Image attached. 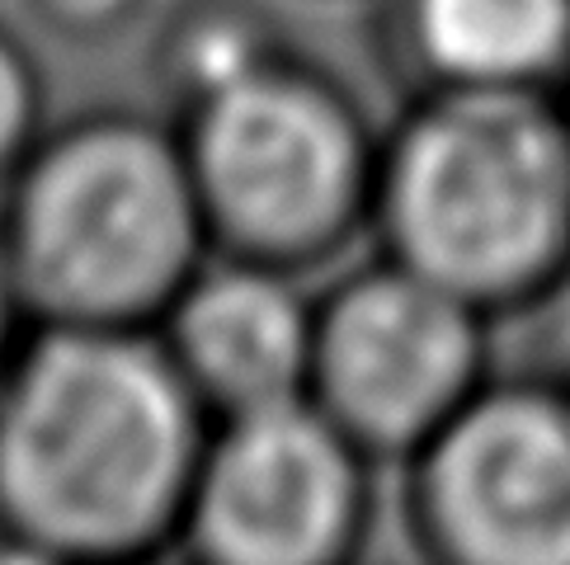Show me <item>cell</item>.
<instances>
[{"mask_svg": "<svg viewBox=\"0 0 570 565\" xmlns=\"http://www.w3.org/2000/svg\"><path fill=\"white\" fill-rule=\"evenodd\" d=\"M43 137V76L14 33L0 29V189Z\"/></svg>", "mask_w": 570, "mask_h": 565, "instance_id": "11", "label": "cell"}, {"mask_svg": "<svg viewBox=\"0 0 570 565\" xmlns=\"http://www.w3.org/2000/svg\"><path fill=\"white\" fill-rule=\"evenodd\" d=\"M373 472L312 396L213 419L179 552L208 565H344L368 547Z\"/></svg>", "mask_w": 570, "mask_h": 565, "instance_id": "7", "label": "cell"}, {"mask_svg": "<svg viewBox=\"0 0 570 565\" xmlns=\"http://www.w3.org/2000/svg\"><path fill=\"white\" fill-rule=\"evenodd\" d=\"M377 48L405 90L570 95V0H377Z\"/></svg>", "mask_w": 570, "mask_h": 565, "instance_id": "9", "label": "cell"}, {"mask_svg": "<svg viewBox=\"0 0 570 565\" xmlns=\"http://www.w3.org/2000/svg\"><path fill=\"white\" fill-rule=\"evenodd\" d=\"M29 10L67 43H109L137 24L147 0H29Z\"/></svg>", "mask_w": 570, "mask_h": 565, "instance_id": "12", "label": "cell"}, {"mask_svg": "<svg viewBox=\"0 0 570 565\" xmlns=\"http://www.w3.org/2000/svg\"><path fill=\"white\" fill-rule=\"evenodd\" d=\"M24 320H29V311L19 307L10 278H6V269H0V381H6L14 354H19V345H24V335H29Z\"/></svg>", "mask_w": 570, "mask_h": 565, "instance_id": "14", "label": "cell"}, {"mask_svg": "<svg viewBox=\"0 0 570 565\" xmlns=\"http://www.w3.org/2000/svg\"><path fill=\"white\" fill-rule=\"evenodd\" d=\"M528 316H538V363L533 368L570 381V282Z\"/></svg>", "mask_w": 570, "mask_h": 565, "instance_id": "13", "label": "cell"}, {"mask_svg": "<svg viewBox=\"0 0 570 565\" xmlns=\"http://www.w3.org/2000/svg\"><path fill=\"white\" fill-rule=\"evenodd\" d=\"M170 118L213 250L312 274L368 236L382 128L350 80L312 52L288 48Z\"/></svg>", "mask_w": 570, "mask_h": 565, "instance_id": "4", "label": "cell"}, {"mask_svg": "<svg viewBox=\"0 0 570 565\" xmlns=\"http://www.w3.org/2000/svg\"><path fill=\"white\" fill-rule=\"evenodd\" d=\"M293 43L269 0H179L151 38V80L170 113L246 80Z\"/></svg>", "mask_w": 570, "mask_h": 565, "instance_id": "10", "label": "cell"}, {"mask_svg": "<svg viewBox=\"0 0 570 565\" xmlns=\"http://www.w3.org/2000/svg\"><path fill=\"white\" fill-rule=\"evenodd\" d=\"M156 335L213 419L246 415L307 396L316 297L293 269L213 250Z\"/></svg>", "mask_w": 570, "mask_h": 565, "instance_id": "8", "label": "cell"}, {"mask_svg": "<svg viewBox=\"0 0 570 565\" xmlns=\"http://www.w3.org/2000/svg\"><path fill=\"white\" fill-rule=\"evenodd\" d=\"M411 547L443 565H570V381L495 373L401 462Z\"/></svg>", "mask_w": 570, "mask_h": 565, "instance_id": "6", "label": "cell"}, {"mask_svg": "<svg viewBox=\"0 0 570 565\" xmlns=\"http://www.w3.org/2000/svg\"><path fill=\"white\" fill-rule=\"evenodd\" d=\"M368 236L485 316L538 311L570 282V95L411 90Z\"/></svg>", "mask_w": 570, "mask_h": 565, "instance_id": "2", "label": "cell"}, {"mask_svg": "<svg viewBox=\"0 0 570 565\" xmlns=\"http://www.w3.org/2000/svg\"><path fill=\"white\" fill-rule=\"evenodd\" d=\"M208 429L151 326H33L0 381V537L38 561L179 552Z\"/></svg>", "mask_w": 570, "mask_h": 565, "instance_id": "1", "label": "cell"}, {"mask_svg": "<svg viewBox=\"0 0 570 565\" xmlns=\"http://www.w3.org/2000/svg\"><path fill=\"white\" fill-rule=\"evenodd\" d=\"M491 326L495 316L377 250L316 297L307 396L377 467H401L495 377Z\"/></svg>", "mask_w": 570, "mask_h": 565, "instance_id": "5", "label": "cell"}, {"mask_svg": "<svg viewBox=\"0 0 570 565\" xmlns=\"http://www.w3.org/2000/svg\"><path fill=\"white\" fill-rule=\"evenodd\" d=\"M213 255L179 141L147 109L43 128L0 208V269L33 326H151Z\"/></svg>", "mask_w": 570, "mask_h": 565, "instance_id": "3", "label": "cell"}]
</instances>
